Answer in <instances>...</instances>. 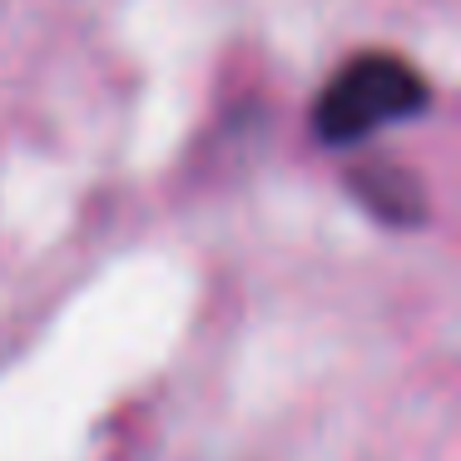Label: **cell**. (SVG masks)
<instances>
[{
  "mask_svg": "<svg viewBox=\"0 0 461 461\" xmlns=\"http://www.w3.org/2000/svg\"><path fill=\"white\" fill-rule=\"evenodd\" d=\"M431 104V85L407 55L397 50H357L332 70L312 104V134L322 144H362L387 124L417 120Z\"/></svg>",
  "mask_w": 461,
  "mask_h": 461,
  "instance_id": "cell-1",
  "label": "cell"
},
{
  "mask_svg": "<svg viewBox=\"0 0 461 461\" xmlns=\"http://www.w3.org/2000/svg\"><path fill=\"white\" fill-rule=\"evenodd\" d=\"M348 189L372 219L392 223V229H417V223L431 219V203L421 179L407 169V164H392V159H367V164H352L348 169Z\"/></svg>",
  "mask_w": 461,
  "mask_h": 461,
  "instance_id": "cell-2",
  "label": "cell"
}]
</instances>
